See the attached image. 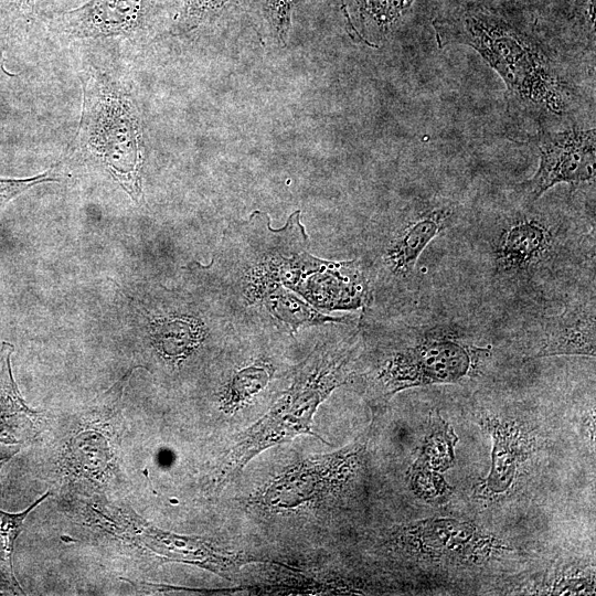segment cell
<instances>
[{
    "instance_id": "1",
    "label": "cell",
    "mask_w": 596,
    "mask_h": 596,
    "mask_svg": "<svg viewBox=\"0 0 596 596\" xmlns=\"http://www.w3.org/2000/svg\"><path fill=\"white\" fill-rule=\"evenodd\" d=\"M433 26L439 47L469 46L500 75L509 108L536 125L538 134L574 124L583 87L535 20L504 3L468 0L440 13Z\"/></svg>"
},
{
    "instance_id": "2",
    "label": "cell",
    "mask_w": 596,
    "mask_h": 596,
    "mask_svg": "<svg viewBox=\"0 0 596 596\" xmlns=\"http://www.w3.org/2000/svg\"><path fill=\"white\" fill-rule=\"evenodd\" d=\"M213 263L220 267V294L240 320L256 316L284 289L305 295L326 260L309 253V236L298 210L280 228H273L268 214L262 211L233 223Z\"/></svg>"
},
{
    "instance_id": "3",
    "label": "cell",
    "mask_w": 596,
    "mask_h": 596,
    "mask_svg": "<svg viewBox=\"0 0 596 596\" xmlns=\"http://www.w3.org/2000/svg\"><path fill=\"white\" fill-rule=\"evenodd\" d=\"M352 327L347 318L329 324V333L297 365L273 406L236 437L222 464L219 482L237 475L269 447L302 434L320 438L312 430L313 416L331 392L348 381L362 348L360 332Z\"/></svg>"
},
{
    "instance_id": "4",
    "label": "cell",
    "mask_w": 596,
    "mask_h": 596,
    "mask_svg": "<svg viewBox=\"0 0 596 596\" xmlns=\"http://www.w3.org/2000/svg\"><path fill=\"white\" fill-rule=\"evenodd\" d=\"M81 81L76 150L140 204L146 141L137 103L128 85L107 70L91 67Z\"/></svg>"
},
{
    "instance_id": "5",
    "label": "cell",
    "mask_w": 596,
    "mask_h": 596,
    "mask_svg": "<svg viewBox=\"0 0 596 596\" xmlns=\"http://www.w3.org/2000/svg\"><path fill=\"white\" fill-rule=\"evenodd\" d=\"M454 215L450 203L404 211L366 236L365 254L359 263L370 294L397 288L413 273L425 247L447 226Z\"/></svg>"
},
{
    "instance_id": "6",
    "label": "cell",
    "mask_w": 596,
    "mask_h": 596,
    "mask_svg": "<svg viewBox=\"0 0 596 596\" xmlns=\"http://www.w3.org/2000/svg\"><path fill=\"white\" fill-rule=\"evenodd\" d=\"M487 350L467 344L449 331L430 330L414 343L385 352L372 383L383 395L435 383H455L476 370Z\"/></svg>"
},
{
    "instance_id": "7",
    "label": "cell",
    "mask_w": 596,
    "mask_h": 596,
    "mask_svg": "<svg viewBox=\"0 0 596 596\" xmlns=\"http://www.w3.org/2000/svg\"><path fill=\"white\" fill-rule=\"evenodd\" d=\"M363 451L364 444L356 441L331 454L300 459L253 493L248 504L279 512L319 503L353 478Z\"/></svg>"
},
{
    "instance_id": "8",
    "label": "cell",
    "mask_w": 596,
    "mask_h": 596,
    "mask_svg": "<svg viewBox=\"0 0 596 596\" xmlns=\"http://www.w3.org/2000/svg\"><path fill=\"white\" fill-rule=\"evenodd\" d=\"M160 0H87L54 15L50 30L66 40L136 41L151 28Z\"/></svg>"
},
{
    "instance_id": "9",
    "label": "cell",
    "mask_w": 596,
    "mask_h": 596,
    "mask_svg": "<svg viewBox=\"0 0 596 596\" xmlns=\"http://www.w3.org/2000/svg\"><path fill=\"white\" fill-rule=\"evenodd\" d=\"M539 167L534 175L521 184L529 201L538 200L557 183H582L595 178L596 130L578 124L563 130L538 134Z\"/></svg>"
},
{
    "instance_id": "10",
    "label": "cell",
    "mask_w": 596,
    "mask_h": 596,
    "mask_svg": "<svg viewBox=\"0 0 596 596\" xmlns=\"http://www.w3.org/2000/svg\"><path fill=\"white\" fill-rule=\"evenodd\" d=\"M392 538L403 549L432 558L476 561L507 549L475 524L451 519L423 520L403 525L393 532Z\"/></svg>"
},
{
    "instance_id": "11",
    "label": "cell",
    "mask_w": 596,
    "mask_h": 596,
    "mask_svg": "<svg viewBox=\"0 0 596 596\" xmlns=\"http://www.w3.org/2000/svg\"><path fill=\"white\" fill-rule=\"evenodd\" d=\"M554 235L545 219L517 215L501 230L494 245L496 260L504 272H523L547 257Z\"/></svg>"
},
{
    "instance_id": "12",
    "label": "cell",
    "mask_w": 596,
    "mask_h": 596,
    "mask_svg": "<svg viewBox=\"0 0 596 596\" xmlns=\"http://www.w3.org/2000/svg\"><path fill=\"white\" fill-rule=\"evenodd\" d=\"M561 354L595 356L594 307L567 311L556 319L535 358Z\"/></svg>"
},
{
    "instance_id": "13",
    "label": "cell",
    "mask_w": 596,
    "mask_h": 596,
    "mask_svg": "<svg viewBox=\"0 0 596 596\" xmlns=\"http://www.w3.org/2000/svg\"><path fill=\"white\" fill-rule=\"evenodd\" d=\"M489 430L493 436L492 469L486 481L493 493L504 492L511 485L518 464L522 456V441L525 439L522 429L512 423L489 421Z\"/></svg>"
},
{
    "instance_id": "14",
    "label": "cell",
    "mask_w": 596,
    "mask_h": 596,
    "mask_svg": "<svg viewBox=\"0 0 596 596\" xmlns=\"http://www.w3.org/2000/svg\"><path fill=\"white\" fill-rule=\"evenodd\" d=\"M430 435L426 438L419 458L414 462L412 469H426L432 467L436 470H446L453 464V447L457 437L447 423L439 419Z\"/></svg>"
},
{
    "instance_id": "15",
    "label": "cell",
    "mask_w": 596,
    "mask_h": 596,
    "mask_svg": "<svg viewBox=\"0 0 596 596\" xmlns=\"http://www.w3.org/2000/svg\"><path fill=\"white\" fill-rule=\"evenodd\" d=\"M416 0H360L362 17L366 15L386 31L405 15Z\"/></svg>"
},
{
    "instance_id": "16",
    "label": "cell",
    "mask_w": 596,
    "mask_h": 596,
    "mask_svg": "<svg viewBox=\"0 0 596 596\" xmlns=\"http://www.w3.org/2000/svg\"><path fill=\"white\" fill-rule=\"evenodd\" d=\"M230 0H184L177 17L175 29L179 32H190L202 25L228 3Z\"/></svg>"
},
{
    "instance_id": "17",
    "label": "cell",
    "mask_w": 596,
    "mask_h": 596,
    "mask_svg": "<svg viewBox=\"0 0 596 596\" xmlns=\"http://www.w3.org/2000/svg\"><path fill=\"white\" fill-rule=\"evenodd\" d=\"M49 494L50 492H46L42 498L36 500L32 505H30L23 512L11 514V513L0 511V542L3 546L4 552L7 553L9 557L10 564H12L11 554L13 552L14 541L21 531L23 520Z\"/></svg>"
},
{
    "instance_id": "18",
    "label": "cell",
    "mask_w": 596,
    "mask_h": 596,
    "mask_svg": "<svg viewBox=\"0 0 596 596\" xmlns=\"http://www.w3.org/2000/svg\"><path fill=\"white\" fill-rule=\"evenodd\" d=\"M55 181L56 178L50 175V170L25 179H0V206L32 187Z\"/></svg>"
},
{
    "instance_id": "19",
    "label": "cell",
    "mask_w": 596,
    "mask_h": 596,
    "mask_svg": "<svg viewBox=\"0 0 596 596\" xmlns=\"http://www.w3.org/2000/svg\"><path fill=\"white\" fill-rule=\"evenodd\" d=\"M571 20L594 43L595 0H574Z\"/></svg>"
},
{
    "instance_id": "20",
    "label": "cell",
    "mask_w": 596,
    "mask_h": 596,
    "mask_svg": "<svg viewBox=\"0 0 596 596\" xmlns=\"http://www.w3.org/2000/svg\"><path fill=\"white\" fill-rule=\"evenodd\" d=\"M53 0H1L3 9L12 17L32 21L49 8Z\"/></svg>"
},
{
    "instance_id": "21",
    "label": "cell",
    "mask_w": 596,
    "mask_h": 596,
    "mask_svg": "<svg viewBox=\"0 0 596 596\" xmlns=\"http://www.w3.org/2000/svg\"><path fill=\"white\" fill-rule=\"evenodd\" d=\"M295 0H267V10L280 35L289 26V12Z\"/></svg>"
},
{
    "instance_id": "22",
    "label": "cell",
    "mask_w": 596,
    "mask_h": 596,
    "mask_svg": "<svg viewBox=\"0 0 596 596\" xmlns=\"http://www.w3.org/2000/svg\"><path fill=\"white\" fill-rule=\"evenodd\" d=\"M14 76L17 75L10 72L6 66L4 45L2 39L0 38V82Z\"/></svg>"
},
{
    "instance_id": "23",
    "label": "cell",
    "mask_w": 596,
    "mask_h": 596,
    "mask_svg": "<svg viewBox=\"0 0 596 596\" xmlns=\"http://www.w3.org/2000/svg\"><path fill=\"white\" fill-rule=\"evenodd\" d=\"M487 1H493V2H499V3H504L505 4V3H510V2H512L514 0H487Z\"/></svg>"
}]
</instances>
